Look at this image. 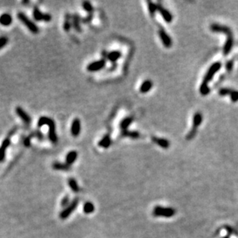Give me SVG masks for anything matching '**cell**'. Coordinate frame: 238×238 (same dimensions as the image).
Returning a JSON list of instances; mask_svg holds the SVG:
<instances>
[{"instance_id":"5","label":"cell","mask_w":238,"mask_h":238,"mask_svg":"<svg viewBox=\"0 0 238 238\" xmlns=\"http://www.w3.org/2000/svg\"><path fill=\"white\" fill-rule=\"evenodd\" d=\"M33 16L34 19L36 21L40 22V21H43V22H46V23H49L52 20V16L49 13H43L40 11L39 9L36 6H35L34 9H33Z\"/></svg>"},{"instance_id":"12","label":"cell","mask_w":238,"mask_h":238,"mask_svg":"<svg viewBox=\"0 0 238 238\" xmlns=\"http://www.w3.org/2000/svg\"><path fill=\"white\" fill-rule=\"evenodd\" d=\"M13 23V17L9 13H3L0 16V24L3 26H9Z\"/></svg>"},{"instance_id":"24","label":"cell","mask_w":238,"mask_h":238,"mask_svg":"<svg viewBox=\"0 0 238 238\" xmlns=\"http://www.w3.org/2000/svg\"><path fill=\"white\" fill-rule=\"evenodd\" d=\"M152 140L154 143L158 144L159 146L163 147L164 149H167L170 147V143H169L168 140H165V139H161V138H157V137H152Z\"/></svg>"},{"instance_id":"13","label":"cell","mask_w":238,"mask_h":238,"mask_svg":"<svg viewBox=\"0 0 238 238\" xmlns=\"http://www.w3.org/2000/svg\"><path fill=\"white\" fill-rule=\"evenodd\" d=\"M112 144V140L111 137H110V135H105L100 141L98 142V146L99 147H102V148L107 149L111 146Z\"/></svg>"},{"instance_id":"32","label":"cell","mask_w":238,"mask_h":238,"mask_svg":"<svg viewBox=\"0 0 238 238\" xmlns=\"http://www.w3.org/2000/svg\"><path fill=\"white\" fill-rule=\"evenodd\" d=\"M148 8H149V11H150V15H151L152 16H154L156 11L157 10V5L154 4L153 3H151V2H148Z\"/></svg>"},{"instance_id":"15","label":"cell","mask_w":238,"mask_h":238,"mask_svg":"<svg viewBox=\"0 0 238 238\" xmlns=\"http://www.w3.org/2000/svg\"><path fill=\"white\" fill-rule=\"evenodd\" d=\"M80 22H81V19H80V16H78L77 14H74L72 16V26H73L75 30L78 33H81L82 31V28L81 26H80Z\"/></svg>"},{"instance_id":"7","label":"cell","mask_w":238,"mask_h":238,"mask_svg":"<svg viewBox=\"0 0 238 238\" xmlns=\"http://www.w3.org/2000/svg\"><path fill=\"white\" fill-rule=\"evenodd\" d=\"M49 130L48 132V137L49 140H50L51 143H53V144H57L58 143V137H57V133H56V123H55L54 120L51 123L49 124Z\"/></svg>"},{"instance_id":"23","label":"cell","mask_w":238,"mask_h":238,"mask_svg":"<svg viewBox=\"0 0 238 238\" xmlns=\"http://www.w3.org/2000/svg\"><path fill=\"white\" fill-rule=\"evenodd\" d=\"M122 56V53L120 51H112L109 53L107 59L110 60L111 63H116Z\"/></svg>"},{"instance_id":"31","label":"cell","mask_w":238,"mask_h":238,"mask_svg":"<svg viewBox=\"0 0 238 238\" xmlns=\"http://www.w3.org/2000/svg\"><path fill=\"white\" fill-rule=\"evenodd\" d=\"M83 9L85 10V11L87 12V13H89V14H92V13H93V10H94V9H93V5H92L91 3H90V2H88V1L83 2Z\"/></svg>"},{"instance_id":"6","label":"cell","mask_w":238,"mask_h":238,"mask_svg":"<svg viewBox=\"0 0 238 238\" xmlns=\"http://www.w3.org/2000/svg\"><path fill=\"white\" fill-rule=\"evenodd\" d=\"M106 64V60L104 59H101L100 60L90 63L86 67L87 71L89 72H96L100 71L102 69H103Z\"/></svg>"},{"instance_id":"21","label":"cell","mask_w":238,"mask_h":238,"mask_svg":"<svg viewBox=\"0 0 238 238\" xmlns=\"http://www.w3.org/2000/svg\"><path fill=\"white\" fill-rule=\"evenodd\" d=\"M227 42H226L225 45H224V55H227L228 53L230 52L231 49L233 47V43H234V41H233V37L232 35H230V36H227Z\"/></svg>"},{"instance_id":"33","label":"cell","mask_w":238,"mask_h":238,"mask_svg":"<svg viewBox=\"0 0 238 238\" xmlns=\"http://www.w3.org/2000/svg\"><path fill=\"white\" fill-rule=\"evenodd\" d=\"M200 92L203 96H206L210 93V88L207 85L201 84V86L200 87Z\"/></svg>"},{"instance_id":"14","label":"cell","mask_w":238,"mask_h":238,"mask_svg":"<svg viewBox=\"0 0 238 238\" xmlns=\"http://www.w3.org/2000/svg\"><path fill=\"white\" fill-rule=\"evenodd\" d=\"M77 157H78V153L75 150L69 152L66 156V163L68 165L71 166L72 164L76 162Z\"/></svg>"},{"instance_id":"28","label":"cell","mask_w":238,"mask_h":238,"mask_svg":"<svg viewBox=\"0 0 238 238\" xmlns=\"http://www.w3.org/2000/svg\"><path fill=\"white\" fill-rule=\"evenodd\" d=\"M83 212L86 214H92V213L94 212L95 210V207L93 205V204L92 202H90V201H87L83 205Z\"/></svg>"},{"instance_id":"11","label":"cell","mask_w":238,"mask_h":238,"mask_svg":"<svg viewBox=\"0 0 238 238\" xmlns=\"http://www.w3.org/2000/svg\"><path fill=\"white\" fill-rule=\"evenodd\" d=\"M219 94L221 96L228 94L230 96L231 100L233 102L235 103V102L238 101V91H236V90H232L230 89H221L219 91Z\"/></svg>"},{"instance_id":"9","label":"cell","mask_w":238,"mask_h":238,"mask_svg":"<svg viewBox=\"0 0 238 238\" xmlns=\"http://www.w3.org/2000/svg\"><path fill=\"white\" fill-rule=\"evenodd\" d=\"M16 113L25 123L29 124L31 123V117L21 106L16 107Z\"/></svg>"},{"instance_id":"30","label":"cell","mask_w":238,"mask_h":238,"mask_svg":"<svg viewBox=\"0 0 238 238\" xmlns=\"http://www.w3.org/2000/svg\"><path fill=\"white\" fill-rule=\"evenodd\" d=\"M122 136L126 137H130L132 139H137L140 137V134L137 131H128V130H123L122 132Z\"/></svg>"},{"instance_id":"10","label":"cell","mask_w":238,"mask_h":238,"mask_svg":"<svg viewBox=\"0 0 238 238\" xmlns=\"http://www.w3.org/2000/svg\"><path fill=\"white\" fill-rule=\"evenodd\" d=\"M10 143H11V140H10L9 137H6L3 140L1 147H0V162H3L4 160L5 157H6V150L9 147Z\"/></svg>"},{"instance_id":"17","label":"cell","mask_w":238,"mask_h":238,"mask_svg":"<svg viewBox=\"0 0 238 238\" xmlns=\"http://www.w3.org/2000/svg\"><path fill=\"white\" fill-rule=\"evenodd\" d=\"M210 29L213 32H220V33H226L227 36L231 35L230 30L227 27H225V26H219V25H217V24H213L212 26H210Z\"/></svg>"},{"instance_id":"1","label":"cell","mask_w":238,"mask_h":238,"mask_svg":"<svg viewBox=\"0 0 238 238\" xmlns=\"http://www.w3.org/2000/svg\"><path fill=\"white\" fill-rule=\"evenodd\" d=\"M17 18L32 33H33V34H38V33H39V29L38 26H36L31 19H29V17H28L26 14H24V13H22V12L18 13Z\"/></svg>"},{"instance_id":"8","label":"cell","mask_w":238,"mask_h":238,"mask_svg":"<svg viewBox=\"0 0 238 238\" xmlns=\"http://www.w3.org/2000/svg\"><path fill=\"white\" fill-rule=\"evenodd\" d=\"M70 132L73 137H77L81 133V121L79 118H75L71 124Z\"/></svg>"},{"instance_id":"18","label":"cell","mask_w":238,"mask_h":238,"mask_svg":"<svg viewBox=\"0 0 238 238\" xmlns=\"http://www.w3.org/2000/svg\"><path fill=\"white\" fill-rule=\"evenodd\" d=\"M157 10L160 12V14H161V16H163V18L166 22H167V23H170V22L172 21L173 16L167 9H163L161 6H157Z\"/></svg>"},{"instance_id":"25","label":"cell","mask_w":238,"mask_h":238,"mask_svg":"<svg viewBox=\"0 0 238 238\" xmlns=\"http://www.w3.org/2000/svg\"><path fill=\"white\" fill-rule=\"evenodd\" d=\"M72 16L69 13H67L65 16V21L63 23V29L65 30V32H69L72 27Z\"/></svg>"},{"instance_id":"39","label":"cell","mask_w":238,"mask_h":238,"mask_svg":"<svg viewBox=\"0 0 238 238\" xmlns=\"http://www.w3.org/2000/svg\"><path fill=\"white\" fill-rule=\"evenodd\" d=\"M231 68H232V63H231V62H230L229 63H227V70L228 69V70H230Z\"/></svg>"},{"instance_id":"26","label":"cell","mask_w":238,"mask_h":238,"mask_svg":"<svg viewBox=\"0 0 238 238\" xmlns=\"http://www.w3.org/2000/svg\"><path fill=\"white\" fill-rule=\"evenodd\" d=\"M201 122H202V116L200 113H196L193 120V129L197 130V127L200 125Z\"/></svg>"},{"instance_id":"4","label":"cell","mask_w":238,"mask_h":238,"mask_svg":"<svg viewBox=\"0 0 238 238\" xmlns=\"http://www.w3.org/2000/svg\"><path fill=\"white\" fill-rule=\"evenodd\" d=\"M175 214V210L171 208H165V207L157 206L153 209V214L156 217H173Z\"/></svg>"},{"instance_id":"27","label":"cell","mask_w":238,"mask_h":238,"mask_svg":"<svg viewBox=\"0 0 238 238\" xmlns=\"http://www.w3.org/2000/svg\"><path fill=\"white\" fill-rule=\"evenodd\" d=\"M68 184H69V186H70V189H71L72 191L74 193H79L80 192V187H79V185L78 184H77L76 180H75L74 178H70L68 180Z\"/></svg>"},{"instance_id":"22","label":"cell","mask_w":238,"mask_h":238,"mask_svg":"<svg viewBox=\"0 0 238 238\" xmlns=\"http://www.w3.org/2000/svg\"><path fill=\"white\" fill-rule=\"evenodd\" d=\"M53 169L56 170H62V171H67L70 170V166L63 163L56 162L53 164Z\"/></svg>"},{"instance_id":"3","label":"cell","mask_w":238,"mask_h":238,"mask_svg":"<svg viewBox=\"0 0 238 238\" xmlns=\"http://www.w3.org/2000/svg\"><path fill=\"white\" fill-rule=\"evenodd\" d=\"M221 68V63L217 62V63H214L209 68L208 71L206 73L205 76L204 78V82L202 83V84L204 85H207V83L212 80V78L214 77V75H215L216 73L219 71L220 69Z\"/></svg>"},{"instance_id":"2","label":"cell","mask_w":238,"mask_h":238,"mask_svg":"<svg viewBox=\"0 0 238 238\" xmlns=\"http://www.w3.org/2000/svg\"><path fill=\"white\" fill-rule=\"evenodd\" d=\"M79 204V198H75L74 200H72L71 203L69 204L68 206L64 208V210H62V212H60L59 214V218L62 220H65L68 218L70 216V214L73 212H74V210L78 206Z\"/></svg>"},{"instance_id":"37","label":"cell","mask_w":238,"mask_h":238,"mask_svg":"<svg viewBox=\"0 0 238 238\" xmlns=\"http://www.w3.org/2000/svg\"><path fill=\"white\" fill-rule=\"evenodd\" d=\"M93 18V13H92V14H89L88 16H86V17L82 19L81 21L83 22V23H89L92 21Z\"/></svg>"},{"instance_id":"19","label":"cell","mask_w":238,"mask_h":238,"mask_svg":"<svg viewBox=\"0 0 238 238\" xmlns=\"http://www.w3.org/2000/svg\"><path fill=\"white\" fill-rule=\"evenodd\" d=\"M133 116H129L127 118L123 119L120 123V127L122 130V131L123 130H127V128L130 126V124L133 123Z\"/></svg>"},{"instance_id":"35","label":"cell","mask_w":238,"mask_h":238,"mask_svg":"<svg viewBox=\"0 0 238 238\" xmlns=\"http://www.w3.org/2000/svg\"><path fill=\"white\" fill-rule=\"evenodd\" d=\"M70 204V197H69L68 195L65 196V197L63 198V200H62V201H61V206L63 207H64V208H66V207Z\"/></svg>"},{"instance_id":"16","label":"cell","mask_w":238,"mask_h":238,"mask_svg":"<svg viewBox=\"0 0 238 238\" xmlns=\"http://www.w3.org/2000/svg\"><path fill=\"white\" fill-rule=\"evenodd\" d=\"M159 34H160V38H161V40H162L164 46H166V47H170L172 44L171 39H170V38L169 37L168 35L164 32V30L163 29L160 30Z\"/></svg>"},{"instance_id":"38","label":"cell","mask_w":238,"mask_h":238,"mask_svg":"<svg viewBox=\"0 0 238 238\" xmlns=\"http://www.w3.org/2000/svg\"><path fill=\"white\" fill-rule=\"evenodd\" d=\"M33 134V137H37V138L39 140H43V139H44V136H43V134L40 131H36Z\"/></svg>"},{"instance_id":"36","label":"cell","mask_w":238,"mask_h":238,"mask_svg":"<svg viewBox=\"0 0 238 238\" xmlns=\"http://www.w3.org/2000/svg\"><path fill=\"white\" fill-rule=\"evenodd\" d=\"M33 137H33V134H31L29 137H26V138L24 139V140H23V144H24L26 147H30V145H31V139L33 138Z\"/></svg>"},{"instance_id":"29","label":"cell","mask_w":238,"mask_h":238,"mask_svg":"<svg viewBox=\"0 0 238 238\" xmlns=\"http://www.w3.org/2000/svg\"><path fill=\"white\" fill-rule=\"evenodd\" d=\"M53 121V119L49 118V117L41 116L39 119L37 126H38V127H42L43 126H45V125L48 126L49 124L51 123Z\"/></svg>"},{"instance_id":"20","label":"cell","mask_w":238,"mask_h":238,"mask_svg":"<svg viewBox=\"0 0 238 238\" xmlns=\"http://www.w3.org/2000/svg\"><path fill=\"white\" fill-rule=\"evenodd\" d=\"M152 86H153V83L150 80H145L140 87V92L142 93H148V92L151 90Z\"/></svg>"},{"instance_id":"34","label":"cell","mask_w":238,"mask_h":238,"mask_svg":"<svg viewBox=\"0 0 238 238\" xmlns=\"http://www.w3.org/2000/svg\"><path fill=\"white\" fill-rule=\"evenodd\" d=\"M8 42H9V39H8V37H6V36H2V37H0V49L6 46Z\"/></svg>"}]
</instances>
